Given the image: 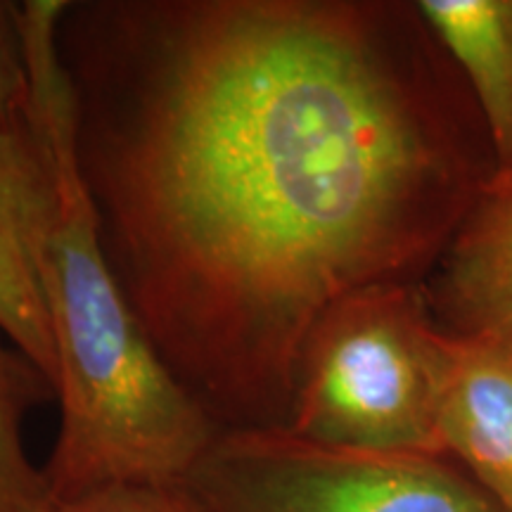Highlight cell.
Returning <instances> with one entry per match:
<instances>
[{"instance_id":"6da1fadb","label":"cell","mask_w":512,"mask_h":512,"mask_svg":"<svg viewBox=\"0 0 512 512\" xmlns=\"http://www.w3.org/2000/svg\"><path fill=\"white\" fill-rule=\"evenodd\" d=\"M57 38L112 271L221 430L285 427L318 320L425 283L494 174L415 3L88 0Z\"/></svg>"},{"instance_id":"7a4b0ae2","label":"cell","mask_w":512,"mask_h":512,"mask_svg":"<svg viewBox=\"0 0 512 512\" xmlns=\"http://www.w3.org/2000/svg\"><path fill=\"white\" fill-rule=\"evenodd\" d=\"M67 5L19 3L29 119L55 183L43 249L60 403V432L43 467L53 505L117 484H181L221 432L152 347L107 259L79 169L72 88L57 38Z\"/></svg>"},{"instance_id":"3957f363","label":"cell","mask_w":512,"mask_h":512,"mask_svg":"<svg viewBox=\"0 0 512 512\" xmlns=\"http://www.w3.org/2000/svg\"><path fill=\"white\" fill-rule=\"evenodd\" d=\"M453 337L425 283H387L332 306L299 356L285 430L356 451L444 456L439 408Z\"/></svg>"},{"instance_id":"277c9868","label":"cell","mask_w":512,"mask_h":512,"mask_svg":"<svg viewBox=\"0 0 512 512\" xmlns=\"http://www.w3.org/2000/svg\"><path fill=\"white\" fill-rule=\"evenodd\" d=\"M181 484L202 512H503L448 456L339 448L285 427L221 430Z\"/></svg>"},{"instance_id":"5b68a950","label":"cell","mask_w":512,"mask_h":512,"mask_svg":"<svg viewBox=\"0 0 512 512\" xmlns=\"http://www.w3.org/2000/svg\"><path fill=\"white\" fill-rule=\"evenodd\" d=\"M53 211V171L34 121L0 131V335L55 387L53 325L43 292V249Z\"/></svg>"},{"instance_id":"8992f818","label":"cell","mask_w":512,"mask_h":512,"mask_svg":"<svg viewBox=\"0 0 512 512\" xmlns=\"http://www.w3.org/2000/svg\"><path fill=\"white\" fill-rule=\"evenodd\" d=\"M430 275L441 330L512 356V174L486 178Z\"/></svg>"},{"instance_id":"52a82bcc","label":"cell","mask_w":512,"mask_h":512,"mask_svg":"<svg viewBox=\"0 0 512 512\" xmlns=\"http://www.w3.org/2000/svg\"><path fill=\"white\" fill-rule=\"evenodd\" d=\"M453 337V335H451ZM441 451L512 512V356L453 337L439 408Z\"/></svg>"},{"instance_id":"ba28073f","label":"cell","mask_w":512,"mask_h":512,"mask_svg":"<svg viewBox=\"0 0 512 512\" xmlns=\"http://www.w3.org/2000/svg\"><path fill=\"white\" fill-rule=\"evenodd\" d=\"M415 10L470 88L498 174H512V0H418Z\"/></svg>"},{"instance_id":"9c48e42d","label":"cell","mask_w":512,"mask_h":512,"mask_svg":"<svg viewBox=\"0 0 512 512\" xmlns=\"http://www.w3.org/2000/svg\"><path fill=\"white\" fill-rule=\"evenodd\" d=\"M57 399L53 382L15 344L0 337V512H50L53 494L43 467L24 446V420Z\"/></svg>"},{"instance_id":"30bf717a","label":"cell","mask_w":512,"mask_h":512,"mask_svg":"<svg viewBox=\"0 0 512 512\" xmlns=\"http://www.w3.org/2000/svg\"><path fill=\"white\" fill-rule=\"evenodd\" d=\"M29 67L19 3L0 0V131L27 124Z\"/></svg>"},{"instance_id":"8fae6325","label":"cell","mask_w":512,"mask_h":512,"mask_svg":"<svg viewBox=\"0 0 512 512\" xmlns=\"http://www.w3.org/2000/svg\"><path fill=\"white\" fill-rule=\"evenodd\" d=\"M50 512H202L183 484H117L72 501L55 503Z\"/></svg>"}]
</instances>
